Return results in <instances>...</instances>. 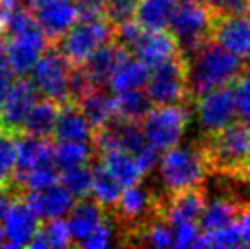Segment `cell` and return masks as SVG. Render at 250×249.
I'll return each mask as SVG.
<instances>
[{
	"label": "cell",
	"instance_id": "1",
	"mask_svg": "<svg viewBox=\"0 0 250 249\" xmlns=\"http://www.w3.org/2000/svg\"><path fill=\"white\" fill-rule=\"evenodd\" d=\"M208 171L237 183H250V123L231 121L201 142Z\"/></svg>",
	"mask_w": 250,
	"mask_h": 249
},
{
	"label": "cell",
	"instance_id": "2",
	"mask_svg": "<svg viewBox=\"0 0 250 249\" xmlns=\"http://www.w3.org/2000/svg\"><path fill=\"white\" fill-rule=\"evenodd\" d=\"M188 86L191 103L194 97L208 91L228 86V84H237V80L247 68L244 58L230 53L214 41L201 46L198 51L192 53V58L188 57Z\"/></svg>",
	"mask_w": 250,
	"mask_h": 249
},
{
	"label": "cell",
	"instance_id": "3",
	"mask_svg": "<svg viewBox=\"0 0 250 249\" xmlns=\"http://www.w3.org/2000/svg\"><path fill=\"white\" fill-rule=\"evenodd\" d=\"M5 51L14 73L24 77L31 72L38 58L50 48V40L38 26L33 12L21 7L9 19L5 29Z\"/></svg>",
	"mask_w": 250,
	"mask_h": 249
},
{
	"label": "cell",
	"instance_id": "4",
	"mask_svg": "<svg viewBox=\"0 0 250 249\" xmlns=\"http://www.w3.org/2000/svg\"><path fill=\"white\" fill-rule=\"evenodd\" d=\"M114 38V26L101 9H87L80 5L77 23L60 38L58 51L72 67H80L97 48Z\"/></svg>",
	"mask_w": 250,
	"mask_h": 249
},
{
	"label": "cell",
	"instance_id": "5",
	"mask_svg": "<svg viewBox=\"0 0 250 249\" xmlns=\"http://www.w3.org/2000/svg\"><path fill=\"white\" fill-rule=\"evenodd\" d=\"M213 19L214 10L203 0H177L167 29L175 36L181 50L192 55L211 41Z\"/></svg>",
	"mask_w": 250,
	"mask_h": 249
},
{
	"label": "cell",
	"instance_id": "6",
	"mask_svg": "<svg viewBox=\"0 0 250 249\" xmlns=\"http://www.w3.org/2000/svg\"><path fill=\"white\" fill-rule=\"evenodd\" d=\"M189 60L184 51H179L168 60L150 68L146 94L153 104H186L191 103L188 86Z\"/></svg>",
	"mask_w": 250,
	"mask_h": 249
},
{
	"label": "cell",
	"instance_id": "7",
	"mask_svg": "<svg viewBox=\"0 0 250 249\" xmlns=\"http://www.w3.org/2000/svg\"><path fill=\"white\" fill-rule=\"evenodd\" d=\"M209 174L201 147H172L160 159V178L167 191L194 188Z\"/></svg>",
	"mask_w": 250,
	"mask_h": 249
},
{
	"label": "cell",
	"instance_id": "8",
	"mask_svg": "<svg viewBox=\"0 0 250 249\" xmlns=\"http://www.w3.org/2000/svg\"><path fill=\"white\" fill-rule=\"evenodd\" d=\"M191 111L186 104H153L140 121L146 142L158 154L179 145L188 128Z\"/></svg>",
	"mask_w": 250,
	"mask_h": 249
},
{
	"label": "cell",
	"instance_id": "9",
	"mask_svg": "<svg viewBox=\"0 0 250 249\" xmlns=\"http://www.w3.org/2000/svg\"><path fill=\"white\" fill-rule=\"evenodd\" d=\"M29 82L38 94L55 101L58 106L72 103V73L73 67L55 48H48L31 68Z\"/></svg>",
	"mask_w": 250,
	"mask_h": 249
},
{
	"label": "cell",
	"instance_id": "10",
	"mask_svg": "<svg viewBox=\"0 0 250 249\" xmlns=\"http://www.w3.org/2000/svg\"><path fill=\"white\" fill-rule=\"evenodd\" d=\"M160 206L162 195L136 183L123 188L112 210L119 222L125 226V237L128 239L129 234L135 232L138 227L145 226L155 217H160Z\"/></svg>",
	"mask_w": 250,
	"mask_h": 249
},
{
	"label": "cell",
	"instance_id": "11",
	"mask_svg": "<svg viewBox=\"0 0 250 249\" xmlns=\"http://www.w3.org/2000/svg\"><path fill=\"white\" fill-rule=\"evenodd\" d=\"M198 121L204 133L216 132L237 116V92L235 84L216 87L192 99Z\"/></svg>",
	"mask_w": 250,
	"mask_h": 249
},
{
	"label": "cell",
	"instance_id": "12",
	"mask_svg": "<svg viewBox=\"0 0 250 249\" xmlns=\"http://www.w3.org/2000/svg\"><path fill=\"white\" fill-rule=\"evenodd\" d=\"M33 16L50 43H56L77 23L80 3L79 0H43L34 5Z\"/></svg>",
	"mask_w": 250,
	"mask_h": 249
},
{
	"label": "cell",
	"instance_id": "13",
	"mask_svg": "<svg viewBox=\"0 0 250 249\" xmlns=\"http://www.w3.org/2000/svg\"><path fill=\"white\" fill-rule=\"evenodd\" d=\"M211 41L247 60L250 58V16L214 12Z\"/></svg>",
	"mask_w": 250,
	"mask_h": 249
},
{
	"label": "cell",
	"instance_id": "14",
	"mask_svg": "<svg viewBox=\"0 0 250 249\" xmlns=\"http://www.w3.org/2000/svg\"><path fill=\"white\" fill-rule=\"evenodd\" d=\"M206 206V193L199 186L167 191L162 196L160 217L172 227L186 222H198Z\"/></svg>",
	"mask_w": 250,
	"mask_h": 249
},
{
	"label": "cell",
	"instance_id": "15",
	"mask_svg": "<svg viewBox=\"0 0 250 249\" xmlns=\"http://www.w3.org/2000/svg\"><path fill=\"white\" fill-rule=\"evenodd\" d=\"M16 138V171L12 184L21 191V183L27 174L56 162L53 156V145L48 142V138H38L31 135H17Z\"/></svg>",
	"mask_w": 250,
	"mask_h": 249
},
{
	"label": "cell",
	"instance_id": "16",
	"mask_svg": "<svg viewBox=\"0 0 250 249\" xmlns=\"http://www.w3.org/2000/svg\"><path fill=\"white\" fill-rule=\"evenodd\" d=\"M38 101V91L34 86L26 79L14 80L12 87L9 89L7 96L2 99V108H0V116H2L3 130L21 135L24 120L29 114L31 108Z\"/></svg>",
	"mask_w": 250,
	"mask_h": 249
},
{
	"label": "cell",
	"instance_id": "17",
	"mask_svg": "<svg viewBox=\"0 0 250 249\" xmlns=\"http://www.w3.org/2000/svg\"><path fill=\"white\" fill-rule=\"evenodd\" d=\"M3 220V237L5 244L9 248H24L29 246L34 239L38 229H40V217L31 210V206L26 203V200H21L17 196L2 217Z\"/></svg>",
	"mask_w": 250,
	"mask_h": 249
},
{
	"label": "cell",
	"instance_id": "18",
	"mask_svg": "<svg viewBox=\"0 0 250 249\" xmlns=\"http://www.w3.org/2000/svg\"><path fill=\"white\" fill-rule=\"evenodd\" d=\"M26 191L24 200L31 206V210L40 217V220L65 217L75 205V196L58 181L48 186L26 189Z\"/></svg>",
	"mask_w": 250,
	"mask_h": 249
},
{
	"label": "cell",
	"instance_id": "19",
	"mask_svg": "<svg viewBox=\"0 0 250 249\" xmlns=\"http://www.w3.org/2000/svg\"><path fill=\"white\" fill-rule=\"evenodd\" d=\"M128 51L125 48H121L114 40L109 43L102 45L101 48H97L82 65L79 67L82 70L83 77L87 79V82L90 84L92 89H99V87H105L109 84L114 68L119 65V62L125 57H128Z\"/></svg>",
	"mask_w": 250,
	"mask_h": 249
},
{
	"label": "cell",
	"instance_id": "20",
	"mask_svg": "<svg viewBox=\"0 0 250 249\" xmlns=\"http://www.w3.org/2000/svg\"><path fill=\"white\" fill-rule=\"evenodd\" d=\"M179 51H181V46L168 29H145L133 46L131 53L142 63H145L148 68H153V67L160 65L162 62L174 57Z\"/></svg>",
	"mask_w": 250,
	"mask_h": 249
},
{
	"label": "cell",
	"instance_id": "21",
	"mask_svg": "<svg viewBox=\"0 0 250 249\" xmlns=\"http://www.w3.org/2000/svg\"><path fill=\"white\" fill-rule=\"evenodd\" d=\"M68 215L70 217L66 224L70 229V237H72V243H75L77 246H80L107 219L104 206L97 200L89 198V196L80 198V202L72 206Z\"/></svg>",
	"mask_w": 250,
	"mask_h": 249
},
{
	"label": "cell",
	"instance_id": "22",
	"mask_svg": "<svg viewBox=\"0 0 250 249\" xmlns=\"http://www.w3.org/2000/svg\"><path fill=\"white\" fill-rule=\"evenodd\" d=\"M94 126L85 118L77 103H66L60 106L55 125V136L58 142H90L94 140Z\"/></svg>",
	"mask_w": 250,
	"mask_h": 249
},
{
	"label": "cell",
	"instance_id": "23",
	"mask_svg": "<svg viewBox=\"0 0 250 249\" xmlns=\"http://www.w3.org/2000/svg\"><path fill=\"white\" fill-rule=\"evenodd\" d=\"M247 206L249 203L245 200H238L233 196H221V198L213 200L209 205L204 206L199 217L201 230L208 232V230L220 229L231 222H237L240 220L242 213L245 212Z\"/></svg>",
	"mask_w": 250,
	"mask_h": 249
},
{
	"label": "cell",
	"instance_id": "24",
	"mask_svg": "<svg viewBox=\"0 0 250 249\" xmlns=\"http://www.w3.org/2000/svg\"><path fill=\"white\" fill-rule=\"evenodd\" d=\"M77 104H79V108L82 110V113L85 114V118L90 121L96 132L116 120L114 96L104 91V87L90 89L89 92H85L77 101Z\"/></svg>",
	"mask_w": 250,
	"mask_h": 249
},
{
	"label": "cell",
	"instance_id": "25",
	"mask_svg": "<svg viewBox=\"0 0 250 249\" xmlns=\"http://www.w3.org/2000/svg\"><path fill=\"white\" fill-rule=\"evenodd\" d=\"M101 164L123 188L140 183L142 178L145 176L142 167L136 162L135 156L123 149H112L101 152Z\"/></svg>",
	"mask_w": 250,
	"mask_h": 249
},
{
	"label": "cell",
	"instance_id": "26",
	"mask_svg": "<svg viewBox=\"0 0 250 249\" xmlns=\"http://www.w3.org/2000/svg\"><path fill=\"white\" fill-rule=\"evenodd\" d=\"M60 106L51 99H38L31 108L21 130V135H31L38 138H51L55 132L56 118H58Z\"/></svg>",
	"mask_w": 250,
	"mask_h": 249
},
{
	"label": "cell",
	"instance_id": "27",
	"mask_svg": "<svg viewBox=\"0 0 250 249\" xmlns=\"http://www.w3.org/2000/svg\"><path fill=\"white\" fill-rule=\"evenodd\" d=\"M148 75H150L148 67L140 62L136 57L133 58L131 55H128L114 68L107 86L111 87L112 94L126 92V91H133V89H143L146 80H148Z\"/></svg>",
	"mask_w": 250,
	"mask_h": 249
},
{
	"label": "cell",
	"instance_id": "28",
	"mask_svg": "<svg viewBox=\"0 0 250 249\" xmlns=\"http://www.w3.org/2000/svg\"><path fill=\"white\" fill-rule=\"evenodd\" d=\"M177 0H138L135 19L143 29H167Z\"/></svg>",
	"mask_w": 250,
	"mask_h": 249
},
{
	"label": "cell",
	"instance_id": "29",
	"mask_svg": "<svg viewBox=\"0 0 250 249\" xmlns=\"http://www.w3.org/2000/svg\"><path fill=\"white\" fill-rule=\"evenodd\" d=\"M114 104H116V120L121 121H135L140 123L143 120L148 110L153 106L150 101L146 91L143 89H133L126 92L114 94Z\"/></svg>",
	"mask_w": 250,
	"mask_h": 249
},
{
	"label": "cell",
	"instance_id": "30",
	"mask_svg": "<svg viewBox=\"0 0 250 249\" xmlns=\"http://www.w3.org/2000/svg\"><path fill=\"white\" fill-rule=\"evenodd\" d=\"M72 243L70 237V229L68 224L63 217H56V219H48L44 220L43 226H40L34 239L31 241L29 248H68Z\"/></svg>",
	"mask_w": 250,
	"mask_h": 249
},
{
	"label": "cell",
	"instance_id": "31",
	"mask_svg": "<svg viewBox=\"0 0 250 249\" xmlns=\"http://www.w3.org/2000/svg\"><path fill=\"white\" fill-rule=\"evenodd\" d=\"M121 191V184L104 169V166L101 162L97 164L92 169V188H90L94 200H97L105 210H112Z\"/></svg>",
	"mask_w": 250,
	"mask_h": 249
},
{
	"label": "cell",
	"instance_id": "32",
	"mask_svg": "<svg viewBox=\"0 0 250 249\" xmlns=\"http://www.w3.org/2000/svg\"><path fill=\"white\" fill-rule=\"evenodd\" d=\"M92 154L94 149L90 142H58V145L53 147V156L60 171L89 164Z\"/></svg>",
	"mask_w": 250,
	"mask_h": 249
},
{
	"label": "cell",
	"instance_id": "33",
	"mask_svg": "<svg viewBox=\"0 0 250 249\" xmlns=\"http://www.w3.org/2000/svg\"><path fill=\"white\" fill-rule=\"evenodd\" d=\"M244 246L242 243V227L240 220L231 222L228 226H223L220 229L208 230V232H201L198 243L194 248H238Z\"/></svg>",
	"mask_w": 250,
	"mask_h": 249
},
{
	"label": "cell",
	"instance_id": "34",
	"mask_svg": "<svg viewBox=\"0 0 250 249\" xmlns=\"http://www.w3.org/2000/svg\"><path fill=\"white\" fill-rule=\"evenodd\" d=\"M62 184L75 196V200L85 198V196H89L90 188H92V169L89 164L63 169Z\"/></svg>",
	"mask_w": 250,
	"mask_h": 249
},
{
	"label": "cell",
	"instance_id": "35",
	"mask_svg": "<svg viewBox=\"0 0 250 249\" xmlns=\"http://www.w3.org/2000/svg\"><path fill=\"white\" fill-rule=\"evenodd\" d=\"M16 171V135L0 130V186H12Z\"/></svg>",
	"mask_w": 250,
	"mask_h": 249
},
{
	"label": "cell",
	"instance_id": "36",
	"mask_svg": "<svg viewBox=\"0 0 250 249\" xmlns=\"http://www.w3.org/2000/svg\"><path fill=\"white\" fill-rule=\"evenodd\" d=\"M136 2L138 0H105L102 12L112 26H118L129 19H135Z\"/></svg>",
	"mask_w": 250,
	"mask_h": 249
},
{
	"label": "cell",
	"instance_id": "37",
	"mask_svg": "<svg viewBox=\"0 0 250 249\" xmlns=\"http://www.w3.org/2000/svg\"><path fill=\"white\" fill-rule=\"evenodd\" d=\"M237 92V111L240 113L242 120L250 123V68L247 67L242 77L235 84Z\"/></svg>",
	"mask_w": 250,
	"mask_h": 249
},
{
	"label": "cell",
	"instance_id": "38",
	"mask_svg": "<svg viewBox=\"0 0 250 249\" xmlns=\"http://www.w3.org/2000/svg\"><path fill=\"white\" fill-rule=\"evenodd\" d=\"M114 237H116L114 226L111 224V220L105 219V222L101 227H97L80 246L87 249H104L114 243Z\"/></svg>",
	"mask_w": 250,
	"mask_h": 249
},
{
	"label": "cell",
	"instance_id": "39",
	"mask_svg": "<svg viewBox=\"0 0 250 249\" xmlns=\"http://www.w3.org/2000/svg\"><path fill=\"white\" fill-rule=\"evenodd\" d=\"M201 227L196 222H186L175 226L174 230V246L175 248H194L201 236Z\"/></svg>",
	"mask_w": 250,
	"mask_h": 249
},
{
	"label": "cell",
	"instance_id": "40",
	"mask_svg": "<svg viewBox=\"0 0 250 249\" xmlns=\"http://www.w3.org/2000/svg\"><path fill=\"white\" fill-rule=\"evenodd\" d=\"M14 80H16V73H14L9 58H7L5 43L0 40V103H2V99L7 96L9 89L12 87Z\"/></svg>",
	"mask_w": 250,
	"mask_h": 249
},
{
	"label": "cell",
	"instance_id": "41",
	"mask_svg": "<svg viewBox=\"0 0 250 249\" xmlns=\"http://www.w3.org/2000/svg\"><path fill=\"white\" fill-rule=\"evenodd\" d=\"M240 227H242V243H244V246L250 248V205L242 213Z\"/></svg>",
	"mask_w": 250,
	"mask_h": 249
},
{
	"label": "cell",
	"instance_id": "42",
	"mask_svg": "<svg viewBox=\"0 0 250 249\" xmlns=\"http://www.w3.org/2000/svg\"><path fill=\"white\" fill-rule=\"evenodd\" d=\"M105 0H79V3L82 7H87V9H101L104 5Z\"/></svg>",
	"mask_w": 250,
	"mask_h": 249
},
{
	"label": "cell",
	"instance_id": "43",
	"mask_svg": "<svg viewBox=\"0 0 250 249\" xmlns=\"http://www.w3.org/2000/svg\"><path fill=\"white\" fill-rule=\"evenodd\" d=\"M203 2L206 3L211 10H214V12H220V10L223 9V5H225V2H227V0H203Z\"/></svg>",
	"mask_w": 250,
	"mask_h": 249
},
{
	"label": "cell",
	"instance_id": "44",
	"mask_svg": "<svg viewBox=\"0 0 250 249\" xmlns=\"http://www.w3.org/2000/svg\"><path fill=\"white\" fill-rule=\"evenodd\" d=\"M5 244V237H3V229L2 226H0V246H3Z\"/></svg>",
	"mask_w": 250,
	"mask_h": 249
},
{
	"label": "cell",
	"instance_id": "45",
	"mask_svg": "<svg viewBox=\"0 0 250 249\" xmlns=\"http://www.w3.org/2000/svg\"><path fill=\"white\" fill-rule=\"evenodd\" d=\"M26 2L27 3H29V5H38V3H41V2H43V0H26Z\"/></svg>",
	"mask_w": 250,
	"mask_h": 249
},
{
	"label": "cell",
	"instance_id": "46",
	"mask_svg": "<svg viewBox=\"0 0 250 249\" xmlns=\"http://www.w3.org/2000/svg\"><path fill=\"white\" fill-rule=\"evenodd\" d=\"M245 202H247V203H249V205H250V183H249V198H247V200H245Z\"/></svg>",
	"mask_w": 250,
	"mask_h": 249
},
{
	"label": "cell",
	"instance_id": "47",
	"mask_svg": "<svg viewBox=\"0 0 250 249\" xmlns=\"http://www.w3.org/2000/svg\"><path fill=\"white\" fill-rule=\"evenodd\" d=\"M0 130H3V126H2V116H0Z\"/></svg>",
	"mask_w": 250,
	"mask_h": 249
}]
</instances>
